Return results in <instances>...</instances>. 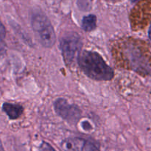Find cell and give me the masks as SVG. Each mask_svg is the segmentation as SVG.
<instances>
[{
	"instance_id": "obj_1",
	"label": "cell",
	"mask_w": 151,
	"mask_h": 151,
	"mask_svg": "<svg viewBox=\"0 0 151 151\" xmlns=\"http://www.w3.org/2000/svg\"><path fill=\"white\" fill-rule=\"evenodd\" d=\"M78 65L86 76L97 81L113 79L114 72L99 53L83 51L78 55Z\"/></svg>"
},
{
	"instance_id": "obj_2",
	"label": "cell",
	"mask_w": 151,
	"mask_h": 151,
	"mask_svg": "<svg viewBox=\"0 0 151 151\" xmlns=\"http://www.w3.org/2000/svg\"><path fill=\"white\" fill-rule=\"evenodd\" d=\"M31 24L39 41L44 47L50 48L55 44L56 35L50 19L42 13L32 15Z\"/></svg>"
},
{
	"instance_id": "obj_3",
	"label": "cell",
	"mask_w": 151,
	"mask_h": 151,
	"mask_svg": "<svg viewBox=\"0 0 151 151\" xmlns=\"http://www.w3.org/2000/svg\"><path fill=\"white\" fill-rule=\"evenodd\" d=\"M60 50L63 60L67 65L73 63L75 58L79 55L82 47V41L80 35L76 32H69L63 35L60 42Z\"/></svg>"
},
{
	"instance_id": "obj_4",
	"label": "cell",
	"mask_w": 151,
	"mask_h": 151,
	"mask_svg": "<svg viewBox=\"0 0 151 151\" xmlns=\"http://www.w3.org/2000/svg\"><path fill=\"white\" fill-rule=\"evenodd\" d=\"M125 56L134 70L142 74L150 73V65L142 52L133 44H128L125 48Z\"/></svg>"
},
{
	"instance_id": "obj_5",
	"label": "cell",
	"mask_w": 151,
	"mask_h": 151,
	"mask_svg": "<svg viewBox=\"0 0 151 151\" xmlns=\"http://www.w3.org/2000/svg\"><path fill=\"white\" fill-rule=\"evenodd\" d=\"M54 109L59 116L69 123L76 124L81 119V111L79 108L65 99H57L54 103Z\"/></svg>"
},
{
	"instance_id": "obj_6",
	"label": "cell",
	"mask_w": 151,
	"mask_h": 151,
	"mask_svg": "<svg viewBox=\"0 0 151 151\" xmlns=\"http://www.w3.org/2000/svg\"><path fill=\"white\" fill-rule=\"evenodd\" d=\"M63 151H98L97 146L88 140L81 138H69L62 142Z\"/></svg>"
},
{
	"instance_id": "obj_7",
	"label": "cell",
	"mask_w": 151,
	"mask_h": 151,
	"mask_svg": "<svg viewBox=\"0 0 151 151\" xmlns=\"http://www.w3.org/2000/svg\"><path fill=\"white\" fill-rule=\"evenodd\" d=\"M2 110L10 119H16L22 116L24 111V108L20 104L4 103L2 105Z\"/></svg>"
},
{
	"instance_id": "obj_8",
	"label": "cell",
	"mask_w": 151,
	"mask_h": 151,
	"mask_svg": "<svg viewBox=\"0 0 151 151\" xmlns=\"http://www.w3.org/2000/svg\"><path fill=\"white\" fill-rule=\"evenodd\" d=\"M82 28L86 32H91L94 30L97 27V17L93 14H90L88 16L83 18L81 22Z\"/></svg>"
},
{
	"instance_id": "obj_9",
	"label": "cell",
	"mask_w": 151,
	"mask_h": 151,
	"mask_svg": "<svg viewBox=\"0 0 151 151\" xmlns=\"http://www.w3.org/2000/svg\"><path fill=\"white\" fill-rule=\"evenodd\" d=\"M92 0H78V6L83 11L88 10L91 7Z\"/></svg>"
},
{
	"instance_id": "obj_10",
	"label": "cell",
	"mask_w": 151,
	"mask_h": 151,
	"mask_svg": "<svg viewBox=\"0 0 151 151\" xmlns=\"http://www.w3.org/2000/svg\"><path fill=\"white\" fill-rule=\"evenodd\" d=\"M39 151H56L54 147H52L48 142H42L39 147Z\"/></svg>"
},
{
	"instance_id": "obj_11",
	"label": "cell",
	"mask_w": 151,
	"mask_h": 151,
	"mask_svg": "<svg viewBox=\"0 0 151 151\" xmlns=\"http://www.w3.org/2000/svg\"><path fill=\"white\" fill-rule=\"evenodd\" d=\"M5 27H4V25L2 24V23L0 22V43H4V38H5Z\"/></svg>"
},
{
	"instance_id": "obj_12",
	"label": "cell",
	"mask_w": 151,
	"mask_h": 151,
	"mask_svg": "<svg viewBox=\"0 0 151 151\" xmlns=\"http://www.w3.org/2000/svg\"><path fill=\"white\" fill-rule=\"evenodd\" d=\"M148 34H149V38H150V40L151 41V24H150V28H149V31H148Z\"/></svg>"
},
{
	"instance_id": "obj_13",
	"label": "cell",
	"mask_w": 151,
	"mask_h": 151,
	"mask_svg": "<svg viewBox=\"0 0 151 151\" xmlns=\"http://www.w3.org/2000/svg\"><path fill=\"white\" fill-rule=\"evenodd\" d=\"M0 151H4V148H3L2 144H1V140H0Z\"/></svg>"
}]
</instances>
